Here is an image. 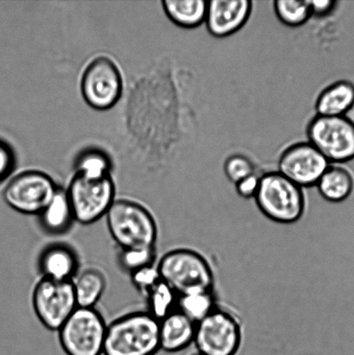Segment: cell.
Masks as SVG:
<instances>
[{"label": "cell", "mask_w": 354, "mask_h": 355, "mask_svg": "<svg viewBox=\"0 0 354 355\" xmlns=\"http://www.w3.org/2000/svg\"><path fill=\"white\" fill-rule=\"evenodd\" d=\"M106 278L100 270L87 269L73 279L78 307L95 308L106 288Z\"/></svg>", "instance_id": "obj_20"}, {"label": "cell", "mask_w": 354, "mask_h": 355, "mask_svg": "<svg viewBox=\"0 0 354 355\" xmlns=\"http://www.w3.org/2000/svg\"><path fill=\"white\" fill-rule=\"evenodd\" d=\"M132 282L134 287L142 295H147L150 288L161 280L157 270V266H151L134 271L131 273Z\"/></svg>", "instance_id": "obj_27"}, {"label": "cell", "mask_w": 354, "mask_h": 355, "mask_svg": "<svg viewBox=\"0 0 354 355\" xmlns=\"http://www.w3.org/2000/svg\"><path fill=\"white\" fill-rule=\"evenodd\" d=\"M39 266L43 277L71 281L78 270V257L69 247L54 245L42 254Z\"/></svg>", "instance_id": "obj_16"}, {"label": "cell", "mask_w": 354, "mask_h": 355, "mask_svg": "<svg viewBox=\"0 0 354 355\" xmlns=\"http://www.w3.org/2000/svg\"><path fill=\"white\" fill-rule=\"evenodd\" d=\"M306 134L308 141L330 164L354 159V121L349 118L315 116L308 123Z\"/></svg>", "instance_id": "obj_7"}, {"label": "cell", "mask_w": 354, "mask_h": 355, "mask_svg": "<svg viewBox=\"0 0 354 355\" xmlns=\"http://www.w3.org/2000/svg\"><path fill=\"white\" fill-rule=\"evenodd\" d=\"M159 350V321L148 311L130 313L107 324L103 355H155Z\"/></svg>", "instance_id": "obj_1"}, {"label": "cell", "mask_w": 354, "mask_h": 355, "mask_svg": "<svg viewBox=\"0 0 354 355\" xmlns=\"http://www.w3.org/2000/svg\"><path fill=\"white\" fill-rule=\"evenodd\" d=\"M155 259V248L123 250L120 257L121 266L131 273L142 268L154 266Z\"/></svg>", "instance_id": "obj_25"}, {"label": "cell", "mask_w": 354, "mask_h": 355, "mask_svg": "<svg viewBox=\"0 0 354 355\" xmlns=\"http://www.w3.org/2000/svg\"><path fill=\"white\" fill-rule=\"evenodd\" d=\"M33 304L42 324L52 331H58L78 307L73 280L42 277L34 288Z\"/></svg>", "instance_id": "obj_9"}, {"label": "cell", "mask_w": 354, "mask_h": 355, "mask_svg": "<svg viewBox=\"0 0 354 355\" xmlns=\"http://www.w3.org/2000/svg\"><path fill=\"white\" fill-rule=\"evenodd\" d=\"M67 191L75 221L88 225L106 216L116 200L112 176L89 178L75 173Z\"/></svg>", "instance_id": "obj_5"}, {"label": "cell", "mask_w": 354, "mask_h": 355, "mask_svg": "<svg viewBox=\"0 0 354 355\" xmlns=\"http://www.w3.org/2000/svg\"><path fill=\"white\" fill-rule=\"evenodd\" d=\"M217 308L213 291H197L179 295L176 309L196 324Z\"/></svg>", "instance_id": "obj_21"}, {"label": "cell", "mask_w": 354, "mask_h": 355, "mask_svg": "<svg viewBox=\"0 0 354 355\" xmlns=\"http://www.w3.org/2000/svg\"><path fill=\"white\" fill-rule=\"evenodd\" d=\"M44 228L51 233L67 231L75 221L67 191L58 187L57 193L39 215Z\"/></svg>", "instance_id": "obj_19"}, {"label": "cell", "mask_w": 354, "mask_h": 355, "mask_svg": "<svg viewBox=\"0 0 354 355\" xmlns=\"http://www.w3.org/2000/svg\"><path fill=\"white\" fill-rule=\"evenodd\" d=\"M330 165L313 145L301 141L284 149L277 162V172L297 186L306 188L317 186Z\"/></svg>", "instance_id": "obj_12"}, {"label": "cell", "mask_w": 354, "mask_h": 355, "mask_svg": "<svg viewBox=\"0 0 354 355\" xmlns=\"http://www.w3.org/2000/svg\"><path fill=\"white\" fill-rule=\"evenodd\" d=\"M254 198L262 214L279 224H294L300 220L306 208L303 188L277 171L260 177Z\"/></svg>", "instance_id": "obj_3"}, {"label": "cell", "mask_w": 354, "mask_h": 355, "mask_svg": "<svg viewBox=\"0 0 354 355\" xmlns=\"http://www.w3.org/2000/svg\"><path fill=\"white\" fill-rule=\"evenodd\" d=\"M193 355H203V354H199V353H197V354H193Z\"/></svg>", "instance_id": "obj_31"}, {"label": "cell", "mask_w": 354, "mask_h": 355, "mask_svg": "<svg viewBox=\"0 0 354 355\" xmlns=\"http://www.w3.org/2000/svg\"><path fill=\"white\" fill-rule=\"evenodd\" d=\"M106 218L110 235L121 250L155 248L157 224L143 205L132 200H116Z\"/></svg>", "instance_id": "obj_2"}, {"label": "cell", "mask_w": 354, "mask_h": 355, "mask_svg": "<svg viewBox=\"0 0 354 355\" xmlns=\"http://www.w3.org/2000/svg\"><path fill=\"white\" fill-rule=\"evenodd\" d=\"M159 277L177 295L213 291L214 274L206 257L195 250L176 249L166 252L157 266Z\"/></svg>", "instance_id": "obj_4"}, {"label": "cell", "mask_w": 354, "mask_h": 355, "mask_svg": "<svg viewBox=\"0 0 354 355\" xmlns=\"http://www.w3.org/2000/svg\"><path fill=\"white\" fill-rule=\"evenodd\" d=\"M260 177L261 176L253 173V175L246 177L244 180L235 184L236 191H237L239 196L244 198H255L259 187Z\"/></svg>", "instance_id": "obj_28"}, {"label": "cell", "mask_w": 354, "mask_h": 355, "mask_svg": "<svg viewBox=\"0 0 354 355\" xmlns=\"http://www.w3.org/2000/svg\"><path fill=\"white\" fill-rule=\"evenodd\" d=\"M224 171L228 180L234 184L256 173L255 166L251 159L242 155L230 156L224 162Z\"/></svg>", "instance_id": "obj_26"}, {"label": "cell", "mask_w": 354, "mask_h": 355, "mask_svg": "<svg viewBox=\"0 0 354 355\" xmlns=\"http://www.w3.org/2000/svg\"><path fill=\"white\" fill-rule=\"evenodd\" d=\"M161 5L168 19L185 29L199 27L206 21V0H163Z\"/></svg>", "instance_id": "obj_18"}, {"label": "cell", "mask_w": 354, "mask_h": 355, "mask_svg": "<svg viewBox=\"0 0 354 355\" xmlns=\"http://www.w3.org/2000/svg\"><path fill=\"white\" fill-rule=\"evenodd\" d=\"M196 323L175 309L159 321V344L166 353H178L194 342Z\"/></svg>", "instance_id": "obj_14"}, {"label": "cell", "mask_w": 354, "mask_h": 355, "mask_svg": "<svg viewBox=\"0 0 354 355\" xmlns=\"http://www.w3.org/2000/svg\"><path fill=\"white\" fill-rule=\"evenodd\" d=\"M242 343V327L237 316L216 308L196 324L194 342L203 355H236Z\"/></svg>", "instance_id": "obj_8"}, {"label": "cell", "mask_w": 354, "mask_h": 355, "mask_svg": "<svg viewBox=\"0 0 354 355\" xmlns=\"http://www.w3.org/2000/svg\"><path fill=\"white\" fill-rule=\"evenodd\" d=\"M123 90V76L110 58L98 57L87 66L81 92L89 106L97 110H109L120 100Z\"/></svg>", "instance_id": "obj_11"}, {"label": "cell", "mask_w": 354, "mask_h": 355, "mask_svg": "<svg viewBox=\"0 0 354 355\" xmlns=\"http://www.w3.org/2000/svg\"><path fill=\"white\" fill-rule=\"evenodd\" d=\"M107 324L96 308L78 307L58 330L66 355H103Z\"/></svg>", "instance_id": "obj_6"}, {"label": "cell", "mask_w": 354, "mask_h": 355, "mask_svg": "<svg viewBox=\"0 0 354 355\" xmlns=\"http://www.w3.org/2000/svg\"><path fill=\"white\" fill-rule=\"evenodd\" d=\"M338 3V1H333V0L310 1L312 17H325L330 15L337 8Z\"/></svg>", "instance_id": "obj_30"}, {"label": "cell", "mask_w": 354, "mask_h": 355, "mask_svg": "<svg viewBox=\"0 0 354 355\" xmlns=\"http://www.w3.org/2000/svg\"><path fill=\"white\" fill-rule=\"evenodd\" d=\"M354 107V83L348 80L331 83L326 87L315 102L317 116L339 117Z\"/></svg>", "instance_id": "obj_15"}, {"label": "cell", "mask_w": 354, "mask_h": 355, "mask_svg": "<svg viewBox=\"0 0 354 355\" xmlns=\"http://www.w3.org/2000/svg\"><path fill=\"white\" fill-rule=\"evenodd\" d=\"M112 164L105 153L99 149H88L80 154L76 162V173L89 178L111 175Z\"/></svg>", "instance_id": "obj_23"}, {"label": "cell", "mask_w": 354, "mask_h": 355, "mask_svg": "<svg viewBox=\"0 0 354 355\" xmlns=\"http://www.w3.org/2000/svg\"><path fill=\"white\" fill-rule=\"evenodd\" d=\"M149 314L161 321L176 309L178 295L161 279L150 288L147 295Z\"/></svg>", "instance_id": "obj_22"}, {"label": "cell", "mask_w": 354, "mask_h": 355, "mask_svg": "<svg viewBox=\"0 0 354 355\" xmlns=\"http://www.w3.org/2000/svg\"><path fill=\"white\" fill-rule=\"evenodd\" d=\"M14 155L12 149L0 141V181L8 177L14 168Z\"/></svg>", "instance_id": "obj_29"}, {"label": "cell", "mask_w": 354, "mask_h": 355, "mask_svg": "<svg viewBox=\"0 0 354 355\" xmlns=\"http://www.w3.org/2000/svg\"><path fill=\"white\" fill-rule=\"evenodd\" d=\"M54 180L40 171H26L14 177L3 190L6 203L19 214L39 216L57 193Z\"/></svg>", "instance_id": "obj_10"}, {"label": "cell", "mask_w": 354, "mask_h": 355, "mask_svg": "<svg viewBox=\"0 0 354 355\" xmlns=\"http://www.w3.org/2000/svg\"><path fill=\"white\" fill-rule=\"evenodd\" d=\"M319 193L332 203L348 200L354 188L352 173L342 165L331 164L317 184Z\"/></svg>", "instance_id": "obj_17"}, {"label": "cell", "mask_w": 354, "mask_h": 355, "mask_svg": "<svg viewBox=\"0 0 354 355\" xmlns=\"http://www.w3.org/2000/svg\"><path fill=\"white\" fill-rule=\"evenodd\" d=\"M273 5L276 17L287 26H303L312 17L310 0H276Z\"/></svg>", "instance_id": "obj_24"}, {"label": "cell", "mask_w": 354, "mask_h": 355, "mask_svg": "<svg viewBox=\"0 0 354 355\" xmlns=\"http://www.w3.org/2000/svg\"><path fill=\"white\" fill-rule=\"evenodd\" d=\"M252 10L249 0H211L208 1L204 23L213 36L227 37L245 26Z\"/></svg>", "instance_id": "obj_13"}]
</instances>
